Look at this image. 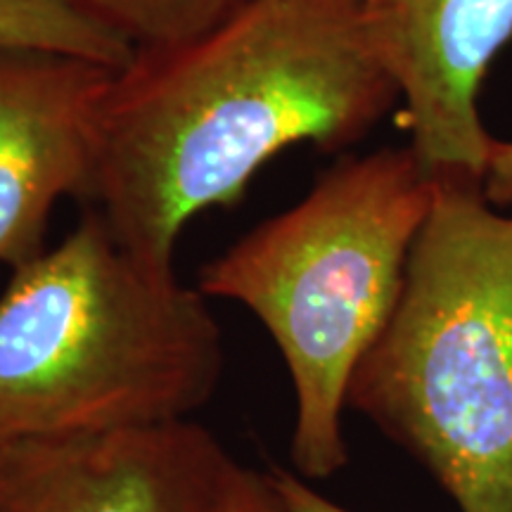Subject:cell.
Here are the masks:
<instances>
[{"label": "cell", "instance_id": "5b68a950", "mask_svg": "<svg viewBox=\"0 0 512 512\" xmlns=\"http://www.w3.org/2000/svg\"><path fill=\"white\" fill-rule=\"evenodd\" d=\"M235 460L195 420L0 444V512H221Z\"/></svg>", "mask_w": 512, "mask_h": 512}, {"label": "cell", "instance_id": "6da1fadb", "mask_svg": "<svg viewBox=\"0 0 512 512\" xmlns=\"http://www.w3.org/2000/svg\"><path fill=\"white\" fill-rule=\"evenodd\" d=\"M399 100L356 0H245L114 72L79 202L174 266L185 226L233 207L280 152L358 143Z\"/></svg>", "mask_w": 512, "mask_h": 512}, {"label": "cell", "instance_id": "7c38bea8", "mask_svg": "<svg viewBox=\"0 0 512 512\" xmlns=\"http://www.w3.org/2000/svg\"><path fill=\"white\" fill-rule=\"evenodd\" d=\"M482 188L494 207H512V140H494Z\"/></svg>", "mask_w": 512, "mask_h": 512}, {"label": "cell", "instance_id": "277c9868", "mask_svg": "<svg viewBox=\"0 0 512 512\" xmlns=\"http://www.w3.org/2000/svg\"><path fill=\"white\" fill-rule=\"evenodd\" d=\"M347 406L418 458L460 512H512V216L437 178L392 320Z\"/></svg>", "mask_w": 512, "mask_h": 512}, {"label": "cell", "instance_id": "9c48e42d", "mask_svg": "<svg viewBox=\"0 0 512 512\" xmlns=\"http://www.w3.org/2000/svg\"><path fill=\"white\" fill-rule=\"evenodd\" d=\"M131 43L136 53L176 46L221 22L245 0H64Z\"/></svg>", "mask_w": 512, "mask_h": 512}, {"label": "cell", "instance_id": "8992f818", "mask_svg": "<svg viewBox=\"0 0 512 512\" xmlns=\"http://www.w3.org/2000/svg\"><path fill=\"white\" fill-rule=\"evenodd\" d=\"M403 102L408 145L434 178L484 181L494 140L479 91L512 38V0H356Z\"/></svg>", "mask_w": 512, "mask_h": 512}, {"label": "cell", "instance_id": "ba28073f", "mask_svg": "<svg viewBox=\"0 0 512 512\" xmlns=\"http://www.w3.org/2000/svg\"><path fill=\"white\" fill-rule=\"evenodd\" d=\"M0 48L46 50L112 69L136 57L131 43L64 0H0Z\"/></svg>", "mask_w": 512, "mask_h": 512}, {"label": "cell", "instance_id": "30bf717a", "mask_svg": "<svg viewBox=\"0 0 512 512\" xmlns=\"http://www.w3.org/2000/svg\"><path fill=\"white\" fill-rule=\"evenodd\" d=\"M221 512H287V508L273 489L268 472H256L238 463L230 475Z\"/></svg>", "mask_w": 512, "mask_h": 512}, {"label": "cell", "instance_id": "52a82bcc", "mask_svg": "<svg viewBox=\"0 0 512 512\" xmlns=\"http://www.w3.org/2000/svg\"><path fill=\"white\" fill-rule=\"evenodd\" d=\"M114 72L83 57L0 48V264L36 259L55 204L81 197Z\"/></svg>", "mask_w": 512, "mask_h": 512}, {"label": "cell", "instance_id": "8fae6325", "mask_svg": "<svg viewBox=\"0 0 512 512\" xmlns=\"http://www.w3.org/2000/svg\"><path fill=\"white\" fill-rule=\"evenodd\" d=\"M268 477H271L273 489L278 491L280 501L285 503L287 512H351L347 508H342V505L332 503L328 498L316 494L302 477L292 475V472L283 470V467H273V470L268 472Z\"/></svg>", "mask_w": 512, "mask_h": 512}, {"label": "cell", "instance_id": "3957f363", "mask_svg": "<svg viewBox=\"0 0 512 512\" xmlns=\"http://www.w3.org/2000/svg\"><path fill=\"white\" fill-rule=\"evenodd\" d=\"M434 188L411 145L347 157L302 202L197 273L204 297L252 311L283 354L297 399L292 463L302 477L325 479L347 465L351 377L394 316Z\"/></svg>", "mask_w": 512, "mask_h": 512}, {"label": "cell", "instance_id": "7a4b0ae2", "mask_svg": "<svg viewBox=\"0 0 512 512\" xmlns=\"http://www.w3.org/2000/svg\"><path fill=\"white\" fill-rule=\"evenodd\" d=\"M207 299L83 211L0 294V444L190 420L223 373Z\"/></svg>", "mask_w": 512, "mask_h": 512}]
</instances>
